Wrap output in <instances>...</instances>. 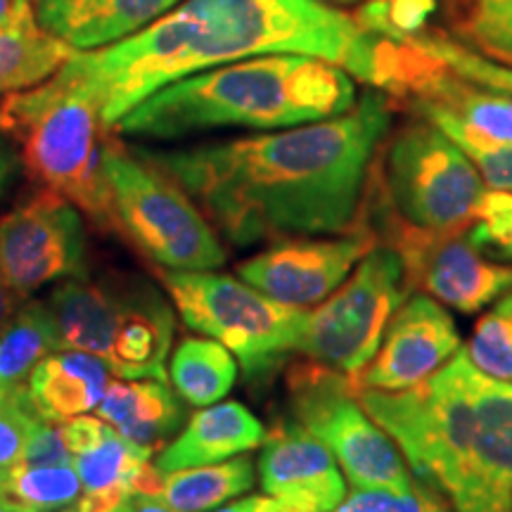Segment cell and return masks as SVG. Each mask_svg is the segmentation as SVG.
I'll return each instance as SVG.
<instances>
[{
	"label": "cell",
	"instance_id": "cell-1",
	"mask_svg": "<svg viewBox=\"0 0 512 512\" xmlns=\"http://www.w3.org/2000/svg\"><path fill=\"white\" fill-rule=\"evenodd\" d=\"M392 112L368 93L339 117L261 136L136 152L169 174L235 247L354 233Z\"/></svg>",
	"mask_w": 512,
	"mask_h": 512
},
{
	"label": "cell",
	"instance_id": "cell-2",
	"mask_svg": "<svg viewBox=\"0 0 512 512\" xmlns=\"http://www.w3.org/2000/svg\"><path fill=\"white\" fill-rule=\"evenodd\" d=\"M380 34L318 0H181L150 27L64 67L98 95L107 128L166 83L261 55H306L373 83Z\"/></svg>",
	"mask_w": 512,
	"mask_h": 512
},
{
	"label": "cell",
	"instance_id": "cell-3",
	"mask_svg": "<svg viewBox=\"0 0 512 512\" xmlns=\"http://www.w3.org/2000/svg\"><path fill=\"white\" fill-rule=\"evenodd\" d=\"M356 86L337 64L261 55L166 83L112 128L140 140H178L219 128L280 131L349 112Z\"/></svg>",
	"mask_w": 512,
	"mask_h": 512
},
{
	"label": "cell",
	"instance_id": "cell-4",
	"mask_svg": "<svg viewBox=\"0 0 512 512\" xmlns=\"http://www.w3.org/2000/svg\"><path fill=\"white\" fill-rule=\"evenodd\" d=\"M408 456L456 512H512V384L460 349L422 384Z\"/></svg>",
	"mask_w": 512,
	"mask_h": 512
},
{
	"label": "cell",
	"instance_id": "cell-5",
	"mask_svg": "<svg viewBox=\"0 0 512 512\" xmlns=\"http://www.w3.org/2000/svg\"><path fill=\"white\" fill-rule=\"evenodd\" d=\"M3 107L29 174L98 226H114L102 176V150L112 128L102 121L98 95L62 67L41 86L5 95Z\"/></svg>",
	"mask_w": 512,
	"mask_h": 512
},
{
	"label": "cell",
	"instance_id": "cell-6",
	"mask_svg": "<svg viewBox=\"0 0 512 512\" xmlns=\"http://www.w3.org/2000/svg\"><path fill=\"white\" fill-rule=\"evenodd\" d=\"M46 306L60 349L102 358L121 380L166 382L174 311L143 278L60 280Z\"/></svg>",
	"mask_w": 512,
	"mask_h": 512
},
{
	"label": "cell",
	"instance_id": "cell-7",
	"mask_svg": "<svg viewBox=\"0 0 512 512\" xmlns=\"http://www.w3.org/2000/svg\"><path fill=\"white\" fill-rule=\"evenodd\" d=\"M486 185L460 147L430 121L403 126L370 166L361 216H380L427 233L465 230Z\"/></svg>",
	"mask_w": 512,
	"mask_h": 512
},
{
	"label": "cell",
	"instance_id": "cell-8",
	"mask_svg": "<svg viewBox=\"0 0 512 512\" xmlns=\"http://www.w3.org/2000/svg\"><path fill=\"white\" fill-rule=\"evenodd\" d=\"M102 176L112 223L166 271H214L228 252L202 209L169 174L107 136Z\"/></svg>",
	"mask_w": 512,
	"mask_h": 512
},
{
	"label": "cell",
	"instance_id": "cell-9",
	"mask_svg": "<svg viewBox=\"0 0 512 512\" xmlns=\"http://www.w3.org/2000/svg\"><path fill=\"white\" fill-rule=\"evenodd\" d=\"M162 280L183 323L233 351L249 377L273 373L297 349L306 309L214 271H164Z\"/></svg>",
	"mask_w": 512,
	"mask_h": 512
},
{
	"label": "cell",
	"instance_id": "cell-10",
	"mask_svg": "<svg viewBox=\"0 0 512 512\" xmlns=\"http://www.w3.org/2000/svg\"><path fill=\"white\" fill-rule=\"evenodd\" d=\"M285 382L294 420L323 441L354 489H415L399 446L358 401L349 375L306 358L287 368Z\"/></svg>",
	"mask_w": 512,
	"mask_h": 512
},
{
	"label": "cell",
	"instance_id": "cell-11",
	"mask_svg": "<svg viewBox=\"0 0 512 512\" xmlns=\"http://www.w3.org/2000/svg\"><path fill=\"white\" fill-rule=\"evenodd\" d=\"M408 294L401 256L377 245L316 311L306 309L294 354L358 375L380 349L389 320Z\"/></svg>",
	"mask_w": 512,
	"mask_h": 512
},
{
	"label": "cell",
	"instance_id": "cell-12",
	"mask_svg": "<svg viewBox=\"0 0 512 512\" xmlns=\"http://www.w3.org/2000/svg\"><path fill=\"white\" fill-rule=\"evenodd\" d=\"M354 230L401 256L411 294H427L448 309L472 316L512 292V264L486 256L467 238V228L427 233L392 219L361 216Z\"/></svg>",
	"mask_w": 512,
	"mask_h": 512
},
{
	"label": "cell",
	"instance_id": "cell-13",
	"mask_svg": "<svg viewBox=\"0 0 512 512\" xmlns=\"http://www.w3.org/2000/svg\"><path fill=\"white\" fill-rule=\"evenodd\" d=\"M69 278H86V226L79 207L43 188L0 216V280L27 297Z\"/></svg>",
	"mask_w": 512,
	"mask_h": 512
},
{
	"label": "cell",
	"instance_id": "cell-14",
	"mask_svg": "<svg viewBox=\"0 0 512 512\" xmlns=\"http://www.w3.org/2000/svg\"><path fill=\"white\" fill-rule=\"evenodd\" d=\"M370 235L354 230L342 238H285L238 264V278L292 309H311L349 278L375 249Z\"/></svg>",
	"mask_w": 512,
	"mask_h": 512
},
{
	"label": "cell",
	"instance_id": "cell-15",
	"mask_svg": "<svg viewBox=\"0 0 512 512\" xmlns=\"http://www.w3.org/2000/svg\"><path fill=\"white\" fill-rule=\"evenodd\" d=\"M460 351V332L451 313L422 292L408 294L384 330L380 349L361 373L356 389L401 392L425 382Z\"/></svg>",
	"mask_w": 512,
	"mask_h": 512
},
{
	"label": "cell",
	"instance_id": "cell-16",
	"mask_svg": "<svg viewBox=\"0 0 512 512\" xmlns=\"http://www.w3.org/2000/svg\"><path fill=\"white\" fill-rule=\"evenodd\" d=\"M259 482L266 496L316 512H332L347 496L335 456L297 420L278 422L266 434Z\"/></svg>",
	"mask_w": 512,
	"mask_h": 512
},
{
	"label": "cell",
	"instance_id": "cell-17",
	"mask_svg": "<svg viewBox=\"0 0 512 512\" xmlns=\"http://www.w3.org/2000/svg\"><path fill=\"white\" fill-rule=\"evenodd\" d=\"M181 0H36V22L76 53L138 34Z\"/></svg>",
	"mask_w": 512,
	"mask_h": 512
},
{
	"label": "cell",
	"instance_id": "cell-18",
	"mask_svg": "<svg viewBox=\"0 0 512 512\" xmlns=\"http://www.w3.org/2000/svg\"><path fill=\"white\" fill-rule=\"evenodd\" d=\"M401 100L411 102L418 114L446 112L482 136L512 143V91L467 81L430 53Z\"/></svg>",
	"mask_w": 512,
	"mask_h": 512
},
{
	"label": "cell",
	"instance_id": "cell-19",
	"mask_svg": "<svg viewBox=\"0 0 512 512\" xmlns=\"http://www.w3.org/2000/svg\"><path fill=\"white\" fill-rule=\"evenodd\" d=\"M266 430L261 420L238 401L211 403L197 411L185 430L162 448L155 460L159 472L223 463L261 446Z\"/></svg>",
	"mask_w": 512,
	"mask_h": 512
},
{
	"label": "cell",
	"instance_id": "cell-20",
	"mask_svg": "<svg viewBox=\"0 0 512 512\" xmlns=\"http://www.w3.org/2000/svg\"><path fill=\"white\" fill-rule=\"evenodd\" d=\"M110 373L102 358L76 349H57L29 375L27 392L43 420L67 422L86 415L110 387Z\"/></svg>",
	"mask_w": 512,
	"mask_h": 512
},
{
	"label": "cell",
	"instance_id": "cell-21",
	"mask_svg": "<svg viewBox=\"0 0 512 512\" xmlns=\"http://www.w3.org/2000/svg\"><path fill=\"white\" fill-rule=\"evenodd\" d=\"M95 415L121 437L157 448L181 427L183 403L166 382L124 380L110 382Z\"/></svg>",
	"mask_w": 512,
	"mask_h": 512
},
{
	"label": "cell",
	"instance_id": "cell-22",
	"mask_svg": "<svg viewBox=\"0 0 512 512\" xmlns=\"http://www.w3.org/2000/svg\"><path fill=\"white\" fill-rule=\"evenodd\" d=\"M152 451L155 448L140 446L107 427L93 446L74 456V467L81 479V496L76 503L79 512L117 510L119 503L136 491V479L150 463Z\"/></svg>",
	"mask_w": 512,
	"mask_h": 512
},
{
	"label": "cell",
	"instance_id": "cell-23",
	"mask_svg": "<svg viewBox=\"0 0 512 512\" xmlns=\"http://www.w3.org/2000/svg\"><path fill=\"white\" fill-rule=\"evenodd\" d=\"M254 484V463L235 456L223 463L162 472L157 496L176 512H211L247 494Z\"/></svg>",
	"mask_w": 512,
	"mask_h": 512
},
{
	"label": "cell",
	"instance_id": "cell-24",
	"mask_svg": "<svg viewBox=\"0 0 512 512\" xmlns=\"http://www.w3.org/2000/svg\"><path fill=\"white\" fill-rule=\"evenodd\" d=\"M76 50L38 22L0 29V95L41 86L60 72Z\"/></svg>",
	"mask_w": 512,
	"mask_h": 512
},
{
	"label": "cell",
	"instance_id": "cell-25",
	"mask_svg": "<svg viewBox=\"0 0 512 512\" xmlns=\"http://www.w3.org/2000/svg\"><path fill=\"white\" fill-rule=\"evenodd\" d=\"M176 394L188 406L219 403L238 380L235 354L211 337H185L169 363Z\"/></svg>",
	"mask_w": 512,
	"mask_h": 512
},
{
	"label": "cell",
	"instance_id": "cell-26",
	"mask_svg": "<svg viewBox=\"0 0 512 512\" xmlns=\"http://www.w3.org/2000/svg\"><path fill=\"white\" fill-rule=\"evenodd\" d=\"M57 349L60 344L46 302L22 304L0 330V392L27 389L34 368Z\"/></svg>",
	"mask_w": 512,
	"mask_h": 512
},
{
	"label": "cell",
	"instance_id": "cell-27",
	"mask_svg": "<svg viewBox=\"0 0 512 512\" xmlns=\"http://www.w3.org/2000/svg\"><path fill=\"white\" fill-rule=\"evenodd\" d=\"M8 494L34 512H55L79 501L81 479L74 465L15 467L0 482Z\"/></svg>",
	"mask_w": 512,
	"mask_h": 512
},
{
	"label": "cell",
	"instance_id": "cell-28",
	"mask_svg": "<svg viewBox=\"0 0 512 512\" xmlns=\"http://www.w3.org/2000/svg\"><path fill=\"white\" fill-rule=\"evenodd\" d=\"M420 117L437 126L441 133L456 143L465 152L467 159L475 164L489 190H512V143L508 140H494L482 133L472 131L463 121L446 112H420Z\"/></svg>",
	"mask_w": 512,
	"mask_h": 512
},
{
	"label": "cell",
	"instance_id": "cell-29",
	"mask_svg": "<svg viewBox=\"0 0 512 512\" xmlns=\"http://www.w3.org/2000/svg\"><path fill=\"white\" fill-rule=\"evenodd\" d=\"M465 354L482 373L512 384V292L477 320Z\"/></svg>",
	"mask_w": 512,
	"mask_h": 512
},
{
	"label": "cell",
	"instance_id": "cell-30",
	"mask_svg": "<svg viewBox=\"0 0 512 512\" xmlns=\"http://www.w3.org/2000/svg\"><path fill=\"white\" fill-rule=\"evenodd\" d=\"M41 420L27 389L0 392V482L19 465L24 446Z\"/></svg>",
	"mask_w": 512,
	"mask_h": 512
},
{
	"label": "cell",
	"instance_id": "cell-31",
	"mask_svg": "<svg viewBox=\"0 0 512 512\" xmlns=\"http://www.w3.org/2000/svg\"><path fill=\"white\" fill-rule=\"evenodd\" d=\"M465 29L491 55L512 60V0H472Z\"/></svg>",
	"mask_w": 512,
	"mask_h": 512
},
{
	"label": "cell",
	"instance_id": "cell-32",
	"mask_svg": "<svg viewBox=\"0 0 512 512\" xmlns=\"http://www.w3.org/2000/svg\"><path fill=\"white\" fill-rule=\"evenodd\" d=\"M332 512H446V505L418 486L411 491L354 489Z\"/></svg>",
	"mask_w": 512,
	"mask_h": 512
},
{
	"label": "cell",
	"instance_id": "cell-33",
	"mask_svg": "<svg viewBox=\"0 0 512 512\" xmlns=\"http://www.w3.org/2000/svg\"><path fill=\"white\" fill-rule=\"evenodd\" d=\"M484 242L496 261L512 264V190L496 192L484 209Z\"/></svg>",
	"mask_w": 512,
	"mask_h": 512
},
{
	"label": "cell",
	"instance_id": "cell-34",
	"mask_svg": "<svg viewBox=\"0 0 512 512\" xmlns=\"http://www.w3.org/2000/svg\"><path fill=\"white\" fill-rule=\"evenodd\" d=\"M50 465H74V456L69 446L64 444L62 430L53 422L41 420L31 432L24 446L22 458L17 467H50Z\"/></svg>",
	"mask_w": 512,
	"mask_h": 512
},
{
	"label": "cell",
	"instance_id": "cell-35",
	"mask_svg": "<svg viewBox=\"0 0 512 512\" xmlns=\"http://www.w3.org/2000/svg\"><path fill=\"white\" fill-rule=\"evenodd\" d=\"M19 169H22V152H17V145L10 138V133L0 131V197L15 181Z\"/></svg>",
	"mask_w": 512,
	"mask_h": 512
},
{
	"label": "cell",
	"instance_id": "cell-36",
	"mask_svg": "<svg viewBox=\"0 0 512 512\" xmlns=\"http://www.w3.org/2000/svg\"><path fill=\"white\" fill-rule=\"evenodd\" d=\"M31 22H36L31 0H0V29L22 27Z\"/></svg>",
	"mask_w": 512,
	"mask_h": 512
},
{
	"label": "cell",
	"instance_id": "cell-37",
	"mask_svg": "<svg viewBox=\"0 0 512 512\" xmlns=\"http://www.w3.org/2000/svg\"><path fill=\"white\" fill-rule=\"evenodd\" d=\"M114 512H176V510H171L159 496L138 494V491H133L131 496H126L124 501L119 503V508Z\"/></svg>",
	"mask_w": 512,
	"mask_h": 512
},
{
	"label": "cell",
	"instance_id": "cell-38",
	"mask_svg": "<svg viewBox=\"0 0 512 512\" xmlns=\"http://www.w3.org/2000/svg\"><path fill=\"white\" fill-rule=\"evenodd\" d=\"M24 299H27L24 294L15 292L12 287H8L0 280V330H3L5 325H8V320L22 309Z\"/></svg>",
	"mask_w": 512,
	"mask_h": 512
},
{
	"label": "cell",
	"instance_id": "cell-39",
	"mask_svg": "<svg viewBox=\"0 0 512 512\" xmlns=\"http://www.w3.org/2000/svg\"><path fill=\"white\" fill-rule=\"evenodd\" d=\"M256 512H316L309 508H299V505L278 501L273 496H256Z\"/></svg>",
	"mask_w": 512,
	"mask_h": 512
},
{
	"label": "cell",
	"instance_id": "cell-40",
	"mask_svg": "<svg viewBox=\"0 0 512 512\" xmlns=\"http://www.w3.org/2000/svg\"><path fill=\"white\" fill-rule=\"evenodd\" d=\"M214 512H256V496L226 503V505H221V508H216Z\"/></svg>",
	"mask_w": 512,
	"mask_h": 512
},
{
	"label": "cell",
	"instance_id": "cell-41",
	"mask_svg": "<svg viewBox=\"0 0 512 512\" xmlns=\"http://www.w3.org/2000/svg\"><path fill=\"white\" fill-rule=\"evenodd\" d=\"M0 512H34V510L24 508L22 503H17L15 498H12L8 491H5L3 486H0Z\"/></svg>",
	"mask_w": 512,
	"mask_h": 512
},
{
	"label": "cell",
	"instance_id": "cell-42",
	"mask_svg": "<svg viewBox=\"0 0 512 512\" xmlns=\"http://www.w3.org/2000/svg\"><path fill=\"white\" fill-rule=\"evenodd\" d=\"M0 131H3V133H10V119H8V114H5L3 100H0Z\"/></svg>",
	"mask_w": 512,
	"mask_h": 512
},
{
	"label": "cell",
	"instance_id": "cell-43",
	"mask_svg": "<svg viewBox=\"0 0 512 512\" xmlns=\"http://www.w3.org/2000/svg\"><path fill=\"white\" fill-rule=\"evenodd\" d=\"M318 3H323V5H328V3H332V5H347V3H356V0H318Z\"/></svg>",
	"mask_w": 512,
	"mask_h": 512
},
{
	"label": "cell",
	"instance_id": "cell-44",
	"mask_svg": "<svg viewBox=\"0 0 512 512\" xmlns=\"http://www.w3.org/2000/svg\"><path fill=\"white\" fill-rule=\"evenodd\" d=\"M60 512H79V508H76V505H69V508H62Z\"/></svg>",
	"mask_w": 512,
	"mask_h": 512
},
{
	"label": "cell",
	"instance_id": "cell-45",
	"mask_svg": "<svg viewBox=\"0 0 512 512\" xmlns=\"http://www.w3.org/2000/svg\"><path fill=\"white\" fill-rule=\"evenodd\" d=\"M510 62H512V60H510Z\"/></svg>",
	"mask_w": 512,
	"mask_h": 512
}]
</instances>
